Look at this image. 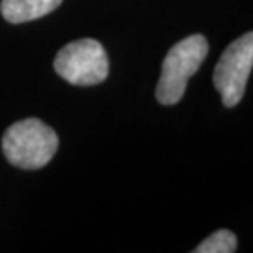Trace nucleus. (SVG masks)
<instances>
[{"label": "nucleus", "instance_id": "obj_4", "mask_svg": "<svg viewBox=\"0 0 253 253\" xmlns=\"http://www.w3.org/2000/svg\"><path fill=\"white\" fill-rule=\"evenodd\" d=\"M253 70V32H246L229 43L219 56L212 81L225 107H236L244 98L246 84Z\"/></svg>", "mask_w": 253, "mask_h": 253}, {"label": "nucleus", "instance_id": "obj_2", "mask_svg": "<svg viewBox=\"0 0 253 253\" xmlns=\"http://www.w3.org/2000/svg\"><path fill=\"white\" fill-rule=\"evenodd\" d=\"M208 56V42L203 34L184 38L169 49L162 64V77L156 86V98L162 105H174L186 94L191 75L199 72Z\"/></svg>", "mask_w": 253, "mask_h": 253}, {"label": "nucleus", "instance_id": "obj_6", "mask_svg": "<svg viewBox=\"0 0 253 253\" xmlns=\"http://www.w3.org/2000/svg\"><path fill=\"white\" fill-rule=\"evenodd\" d=\"M236 236L235 233L227 231V229H219L214 235L205 238L193 252L195 253H233L236 252Z\"/></svg>", "mask_w": 253, "mask_h": 253}, {"label": "nucleus", "instance_id": "obj_5", "mask_svg": "<svg viewBox=\"0 0 253 253\" xmlns=\"http://www.w3.org/2000/svg\"><path fill=\"white\" fill-rule=\"evenodd\" d=\"M62 4V0H2L0 13L8 23L19 25L45 17Z\"/></svg>", "mask_w": 253, "mask_h": 253}, {"label": "nucleus", "instance_id": "obj_3", "mask_svg": "<svg viewBox=\"0 0 253 253\" xmlns=\"http://www.w3.org/2000/svg\"><path fill=\"white\" fill-rule=\"evenodd\" d=\"M54 72L70 84H100L109 75L107 53L98 40H77L58 51L54 58Z\"/></svg>", "mask_w": 253, "mask_h": 253}, {"label": "nucleus", "instance_id": "obj_1", "mask_svg": "<svg viewBox=\"0 0 253 253\" xmlns=\"http://www.w3.org/2000/svg\"><path fill=\"white\" fill-rule=\"evenodd\" d=\"M58 148V137L54 129L38 118L15 122L2 137V150L11 165L19 169L34 171L45 167Z\"/></svg>", "mask_w": 253, "mask_h": 253}]
</instances>
